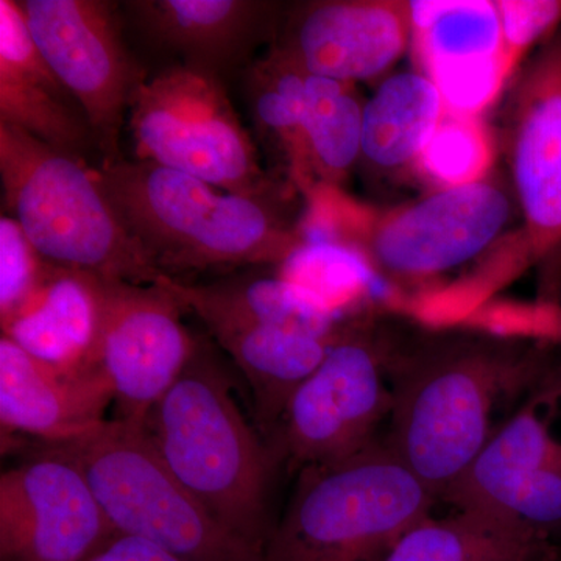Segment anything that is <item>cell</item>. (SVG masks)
<instances>
[{"label": "cell", "mask_w": 561, "mask_h": 561, "mask_svg": "<svg viewBox=\"0 0 561 561\" xmlns=\"http://www.w3.org/2000/svg\"><path fill=\"white\" fill-rule=\"evenodd\" d=\"M124 5L154 49L221 80L249 68L253 51L275 31V7L257 0H135Z\"/></svg>", "instance_id": "17"}, {"label": "cell", "mask_w": 561, "mask_h": 561, "mask_svg": "<svg viewBox=\"0 0 561 561\" xmlns=\"http://www.w3.org/2000/svg\"><path fill=\"white\" fill-rule=\"evenodd\" d=\"M496 5L505 57L518 72L519 62L531 47L545 43L561 27V0H504Z\"/></svg>", "instance_id": "30"}, {"label": "cell", "mask_w": 561, "mask_h": 561, "mask_svg": "<svg viewBox=\"0 0 561 561\" xmlns=\"http://www.w3.org/2000/svg\"><path fill=\"white\" fill-rule=\"evenodd\" d=\"M95 169L128 238L168 278L280 265L305 245L275 197L230 194L147 161L124 158Z\"/></svg>", "instance_id": "1"}, {"label": "cell", "mask_w": 561, "mask_h": 561, "mask_svg": "<svg viewBox=\"0 0 561 561\" xmlns=\"http://www.w3.org/2000/svg\"><path fill=\"white\" fill-rule=\"evenodd\" d=\"M184 311L194 312L206 324H273L308 332L323 339H339V316L283 276L253 273L225 276L210 283H194L161 276ZM157 283V284H158Z\"/></svg>", "instance_id": "20"}, {"label": "cell", "mask_w": 561, "mask_h": 561, "mask_svg": "<svg viewBox=\"0 0 561 561\" xmlns=\"http://www.w3.org/2000/svg\"><path fill=\"white\" fill-rule=\"evenodd\" d=\"M3 205L44 261L99 279L157 284L128 238L98 169L0 122Z\"/></svg>", "instance_id": "4"}, {"label": "cell", "mask_w": 561, "mask_h": 561, "mask_svg": "<svg viewBox=\"0 0 561 561\" xmlns=\"http://www.w3.org/2000/svg\"><path fill=\"white\" fill-rule=\"evenodd\" d=\"M279 275L337 316L359 301L373 280L379 278L364 251L335 243H305L280 264Z\"/></svg>", "instance_id": "28"}, {"label": "cell", "mask_w": 561, "mask_h": 561, "mask_svg": "<svg viewBox=\"0 0 561 561\" xmlns=\"http://www.w3.org/2000/svg\"><path fill=\"white\" fill-rule=\"evenodd\" d=\"M140 426L180 482L232 534L265 553L268 489L278 460L236 400L213 351L201 345Z\"/></svg>", "instance_id": "2"}, {"label": "cell", "mask_w": 561, "mask_h": 561, "mask_svg": "<svg viewBox=\"0 0 561 561\" xmlns=\"http://www.w3.org/2000/svg\"><path fill=\"white\" fill-rule=\"evenodd\" d=\"M87 561H186L153 542L119 535Z\"/></svg>", "instance_id": "31"}, {"label": "cell", "mask_w": 561, "mask_h": 561, "mask_svg": "<svg viewBox=\"0 0 561 561\" xmlns=\"http://www.w3.org/2000/svg\"><path fill=\"white\" fill-rule=\"evenodd\" d=\"M113 404L99 370L68 371L0 337V424L3 434H27L65 443L105 423Z\"/></svg>", "instance_id": "18"}, {"label": "cell", "mask_w": 561, "mask_h": 561, "mask_svg": "<svg viewBox=\"0 0 561 561\" xmlns=\"http://www.w3.org/2000/svg\"><path fill=\"white\" fill-rule=\"evenodd\" d=\"M20 3L39 54L87 114L101 165L124 160L121 135L133 99L149 76L125 41L119 3L106 0Z\"/></svg>", "instance_id": "8"}, {"label": "cell", "mask_w": 561, "mask_h": 561, "mask_svg": "<svg viewBox=\"0 0 561 561\" xmlns=\"http://www.w3.org/2000/svg\"><path fill=\"white\" fill-rule=\"evenodd\" d=\"M494 154V135L482 117L446 111L413 169L435 191L453 190L486 180Z\"/></svg>", "instance_id": "27"}, {"label": "cell", "mask_w": 561, "mask_h": 561, "mask_svg": "<svg viewBox=\"0 0 561 561\" xmlns=\"http://www.w3.org/2000/svg\"><path fill=\"white\" fill-rule=\"evenodd\" d=\"M208 331L245 376L257 426L267 440L291 394L341 339L317 337L273 324H216Z\"/></svg>", "instance_id": "22"}, {"label": "cell", "mask_w": 561, "mask_h": 561, "mask_svg": "<svg viewBox=\"0 0 561 561\" xmlns=\"http://www.w3.org/2000/svg\"><path fill=\"white\" fill-rule=\"evenodd\" d=\"M99 324L101 279L50 265L32 300L2 324V335L61 370H98L92 357Z\"/></svg>", "instance_id": "21"}, {"label": "cell", "mask_w": 561, "mask_h": 561, "mask_svg": "<svg viewBox=\"0 0 561 561\" xmlns=\"http://www.w3.org/2000/svg\"><path fill=\"white\" fill-rule=\"evenodd\" d=\"M511 217V198L491 180L435 191L375 216L364 253L376 271L393 278H432L482 254Z\"/></svg>", "instance_id": "12"}, {"label": "cell", "mask_w": 561, "mask_h": 561, "mask_svg": "<svg viewBox=\"0 0 561 561\" xmlns=\"http://www.w3.org/2000/svg\"><path fill=\"white\" fill-rule=\"evenodd\" d=\"M416 66L446 111L482 117L516 76L505 57L496 2H408Z\"/></svg>", "instance_id": "15"}, {"label": "cell", "mask_w": 561, "mask_h": 561, "mask_svg": "<svg viewBox=\"0 0 561 561\" xmlns=\"http://www.w3.org/2000/svg\"><path fill=\"white\" fill-rule=\"evenodd\" d=\"M505 146L535 260L561 243V27L516 73Z\"/></svg>", "instance_id": "13"}, {"label": "cell", "mask_w": 561, "mask_h": 561, "mask_svg": "<svg viewBox=\"0 0 561 561\" xmlns=\"http://www.w3.org/2000/svg\"><path fill=\"white\" fill-rule=\"evenodd\" d=\"M364 105L354 84L308 73L302 122L305 194L317 184L337 186L362 157Z\"/></svg>", "instance_id": "26"}, {"label": "cell", "mask_w": 561, "mask_h": 561, "mask_svg": "<svg viewBox=\"0 0 561 561\" xmlns=\"http://www.w3.org/2000/svg\"><path fill=\"white\" fill-rule=\"evenodd\" d=\"M437 497L387 443L301 470L265 561H381Z\"/></svg>", "instance_id": "5"}, {"label": "cell", "mask_w": 561, "mask_h": 561, "mask_svg": "<svg viewBox=\"0 0 561 561\" xmlns=\"http://www.w3.org/2000/svg\"><path fill=\"white\" fill-rule=\"evenodd\" d=\"M386 359L362 335L343 332L317 370L291 394L267 443L276 460L305 470L364 451L390 415Z\"/></svg>", "instance_id": "9"}, {"label": "cell", "mask_w": 561, "mask_h": 561, "mask_svg": "<svg viewBox=\"0 0 561 561\" xmlns=\"http://www.w3.org/2000/svg\"><path fill=\"white\" fill-rule=\"evenodd\" d=\"M445 113L440 92L424 73H393L364 105L362 157L379 171L413 169Z\"/></svg>", "instance_id": "23"}, {"label": "cell", "mask_w": 561, "mask_h": 561, "mask_svg": "<svg viewBox=\"0 0 561 561\" xmlns=\"http://www.w3.org/2000/svg\"><path fill=\"white\" fill-rule=\"evenodd\" d=\"M551 538L478 512L427 518L413 527L381 561H557Z\"/></svg>", "instance_id": "24"}, {"label": "cell", "mask_w": 561, "mask_h": 561, "mask_svg": "<svg viewBox=\"0 0 561 561\" xmlns=\"http://www.w3.org/2000/svg\"><path fill=\"white\" fill-rule=\"evenodd\" d=\"M0 122L80 160L99 153L87 114L39 54L16 0H0Z\"/></svg>", "instance_id": "19"}, {"label": "cell", "mask_w": 561, "mask_h": 561, "mask_svg": "<svg viewBox=\"0 0 561 561\" xmlns=\"http://www.w3.org/2000/svg\"><path fill=\"white\" fill-rule=\"evenodd\" d=\"M184 308L162 284L101 279V324L92 364L113 393L116 420L140 424L202 342L184 327Z\"/></svg>", "instance_id": "10"}, {"label": "cell", "mask_w": 561, "mask_h": 561, "mask_svg": "<svg viewBox=\"0 0 561 561\" xmlns=\"http://www.w3.org/2000/svg\"><path fill=\"white\" fill-rule=\"evenodd\" d=\"M116 535L60 445L44 443L0 476V561H87Z\"/></svg>", "instance_id": "11"}, {"label": "cell", "mask_w": 561, "mask_h": 561, "mask_svg": "<svg viewBox=\"0 0 561 561\" xmlns=\"http://www.w3.org/2000/svg\"><path fill=\"white\" fill-rule=\"evenodd\" d=\"M306 77L308 72L276 46L245 69L247 101L257 140L301 191Z\"/></svg>", "instance_id": "25"}, {"label": "cell", "mask_w": 561, "mask_h": 561, "mask_svg": "<svg viewBox=\"0 0 561 561\" xmlns=\"http://www.w3.org/2000/svg\"><path fill=\"white\" fill-rule=\"evenodd\" d=\"M442 500L459 512L496 516L551 538L561 526V442L535 402L491 435Z\"/></svg>", "instance_id": "14"}, {"label": "cell", "mask_w": 561, "mask_h": 561, "mask_svg": "<svg viewBox=\"0 0 561 561\" xmlns=\"http://www.w3.org/2000/svg\"><path fill=\"white\" fill-rule=\"evenodd\" d=\"M55 445L80 465L116 534L186 561H265L262 549L217 522L180 482L140 424L106 420Z\"/></svg>", "instance_id": "6"}, {"label": "cell", "mask_w": 561, "mask_h": 561, "mask_svg": "<svg viewBox=\"0 0 561 561\" xmlns=\"http://www.w3.org/2000/svg\"><path fill=\"white\" fill-rule=\"evenodd\" d=\"M50 264L39 256L20 224L0 217V324L13 319L32 300L49 275Z\"/></svg>", "instance_id": "29"}, {"label": "cell", "mask_w": 561, "mask_h": 561, "mask_svg": "<svg viewBox=\"0 0 561 561\" xmlns=\"http://www.w3.org/2000/svg\"><path fill=\"white\" fill-rule=\"evenodd\" d=\"M133 160L186 173L230 194L276 197L260 151L224 80L172 65L136 92L128 113Z\"/></svg>", "instance_id": "7"}, {"label": "cell", "mask_w": 561, "mask_h": 561, "mask_svg": "<svg viewBox=\"0 0 561 561\" xmlns=\"http://www.w3.org/2000/svg\"><path fill=\"white\" fill-rule=\"evenodd\" d=\"M540 375L537 354L448 345L401 360L387 445L435 497L459 481L490 440L494 405Z\"/></svg>", "instance_id": "3"}, {"label": "cell", "mask_w": 561, "mask_h": 561, "mask_svg": "<svg viewBox=\"0 0 561 561\" xmlns=\"http://www.w3.org/2000/svg\"><path fill=\"white\" fill-rule=\"evenodd\" d=\"M411 39L408 2L328 0L291 13L273 46L311 76L356 84L393 68Z\"/></svg>", "instance_id": "16"}]
</instances>
